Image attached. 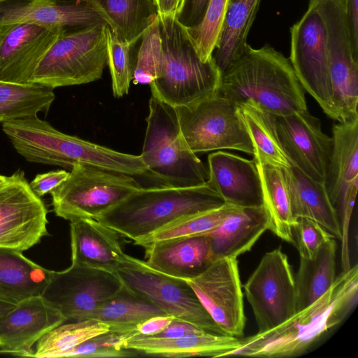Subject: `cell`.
<instances>
[{
    "label": "cell",
    "instance_id": "6da1fadb",
    "mask_svg": "<svg viewBox=\"0 0 358 358\" xmlns=\"http://www.w3.org/2000/svg\"><path fill=\"white\" fill-rule=\"evenodd\" d=\"M358 296V266L336 276L329 289L313 303L297 310L277 327L241 339L231 355L292 357L301 355L341 323Z\"/></svg>",
    "mask_w": 358,
    "mask_h": 358
},
{
    "label": "cell",
    "instance_id": "7a4b0ae2",
    "mask_svg": "<svg viewBox=\"0 0 358 358\" xmlns=\"http://www.w3.org/2000/svg\"><path fill=\"white\" fill-rule=\"evenodd\" d=\"M2 130L16 152L29 162L69 170L81 164L159 183L140 155L120 152L64 134L37 115L3 122Z\"/></svg>",
    "mask_w": 358,
    "mask_h": 358
},
{
    "label": "cell",
    "instance_id": "3957f363",
    "mask_svg": "<svg viewBox=\"0 0 358 358\" xmlns=\"http://www.w3.org/2000/svg\"><path fill=\"white\" fill-rule=\"evenodd\" d=\"M236 105L250 104L275 116L308 110L304 90L289 58L273 47L244 53L222 73L216 94Z\"/></svg>",
    "mask_w": 358,
    "mask_h": 358
},
{
    "label": "cell",
    "instance_id": "277c9868",
    "mask_svg": "<svg viewBox=\"0 0 358 358\" xmlns=\"http://www.w3.org/2000/svg\"><path fill=\"white\" fill-rule=\"evenodd\" d=\"M225 203L207 183L194 187H142L96 220L136 245L169 224Z\"/></svg>",
    "mask_w": 358,
    "mask_h": 358
},
{
    "label": "cell",
    "instance_id": "5b68a950",
    "mask_svg": "<svg viewBox=\"0 0 358 358\" xmlns=\"http://www.w3.org/2000/svg\"><path fill=\"white\" fill-rule=\"evenodd\" d=\"M158 22L162 61L157 77L150 83L152 96L176 108L215 95L222 73L213 56L201 60L175 15L158 14Z\"/></svg>",
    "mask_w": 358,
    "mask_h": 358
},
{
    "label": "cell",
    "instance_id": "8992f818",
    "mask_svg": "<svg viewBox=\"0 0 358 358\" xmlns=\"http://www.w3.org/2000/svg\"><path fill=\"white\" fill-rule=\"evenodd\" d=\"M141 157L165 186L205 185L208 171L182 136L176 108L152 96Z\"/></svg>",
    "mask_w": 358,
    "mask_h": 358
},
{
    "label": "cell",
    "instance_id": "52a82bcc",
    "mask_svg": "<svg viewBox=\"0 0 358 358\" xmlns=\"http://www.w3.org/2000/svg\"><path fill=\"white\" fill-rule=\"evenodd\" d=\"M106 23L61 31L34 71L29 83L53 90L101 78L107 64Z\"/></svg>",
    "mask_w": 358,
    "mask_h": 358
},
{
    "label": "cell",
    "instance_id": "ba28073f",
    "mask_svg": "<svg viewBox=\"0 0 358 358\" xmlns=\"http://www.w3.org/2000/svg\"><path fill=\"white\" fill-rule=\"evenodd\" d=\"M50 194L52 210L64 220L96 219L141 186L134 177L76 164Z\"/></svg>",
    "mask_w": 358,
    "mask_h": 358
},
{
    "label": "cell",
    "instance_id": "9c48e42d",
    "mask_svg": "<svg viewBox=\"0 0 358 358\" xmlns=\"http://www.w3.org/2000/svg\"><path fill=\"white\" fill-rule=\"evenodd\" d=\"M176 111L182 136L194 153L234 150L253 155L239 108L217 94Z\"/></svg>",
    "mask_w": 358,
    "mask_h": 358
},
{
    "label": "cell",
    "instance_id": "30bf717a",
    "mask_svg": "<svg viewBox=\"0 0 358 358\" xmlns=\"http://www.w3.org/2000/svg\"><path fill=\"white\" fill-rule=\"evenodd\" d=\"M129 288L158 306L166 315L206 331L226 335L201 303L186 280L158 272L145 261L127 255L116 271Z\"/></svg>",
    "mask_w": 358,
    "mask_h": 358
},
{
    "label": "cell",
    "instance_id": "8fae6325",
    "mask_svg": "<svg viewBox=\"0 0 358 358\" xmlns=\"http://www.w3.org/2000/svg\"><path fill=\"white\" fill-rule=\"evenodd\" d=\"M324 25L332 99L341 122L358 119V55L352 48L345 0H310Z\"/></svg>",
    "mask_w": 358,
    "mask_h": 358
},
{
    "label": "cell",
    "instance_id": "7c38bea8",
    "mask_svg": "<svg viewBox=\"0 0 358 358\" xmlns=\"http://www.w3.org/2000/svg\"><path fill=\"white\" fill-rule=\"evenodd\" d=\"M301 87L331 119L340 122L332 99L326 31L319 13L308 6L301 18L290 28V55Z\"/></svg>",
    "mask_w": 358,
    "mask_h": 358
},
{
    "label": "cell",
    "instance_id": "4fadbf2b",
    "mask_svg": "<svg viewBox=\"0 0 358 358\" xmlns=\"http://www.w3.org/2000/svg\"><path fill=\"white\" fill-rule=\"evenodd\" d=\"M122 285L116 273L71 262L65 270L53 271L41 296L66 321L77 322L90 319Z\"/></svg>",
    "mask_w": 358,
    "mask_h": 358
},
{
    "label": "cell",
    "instance_id": "5bb4252c",
    "mask_svg": "<svg viewBox=\"0 0 358 358\" xmlns=\"http://www.w3.org/2000/svg\"><path fill=\"white\" fill-rule=\"evenodd\" d=\"M243 287L258 333L277 327L296 311L294 278L287 257L280 247L264 254Z\"/></svg>",
    "mask_w": 358,
    "mask_h": 358
},
{
    "label": "cell",
    "instance_id": "9a60e30c",
    "mask_svg": "<svg viewBox=\"0 0 358 358\" xmlns=\"http://www.w3.org/2000/svg\"><path fill=\"white\" fill-rule=\"evenodd\" d=\"M47 208L22 171L0 185V247L24 251L48 234Z\"/></svg>",
    "mask_w": 358,
    "mask_h": 358
},
{
    "label": "cell",
    "instance_id": "2e32d148",
    "mask_svg": "<svg viewBox=\"0 0 358 358\" xmlns=\"http://www.w3.org/2000/svg\"><path fill=\"white\" fill-rule=\"evenodd\" d=\"M186 280L226 335L243 336L246 317L236 258L218 259L200 275Z\"/></svg>",
    "mask_w": 358,
    "mask_h": 358
},
{
    "label": "cell",
    "instance_id": "e0dca14e",
    "mask_svg": "<svg viewBox=\"0 0 358 358\" xmlns=\"http://www.w3.org/2000/svg\"><path fill=\"white\" fill-rule=\"evenodd\" d=\"M275 120L280 142L292 165L324 183L332 138L322 131L320 120L308 110L275 116Z\"/></svg>",
    "mask_w": 358,
    "mask_h": 358
},
{
    "label": "cell",
    "instance_id": "ac0fdd59",
    "mask_svg": "<svg viewBox=\"0 0 358 358\" xmlns=\"http://www.w3.org/2000/svg\"><path fill=\"white\" fill-rule=\"evenodd\" d=\"M61 31L33 23L0 24V80H29Z\"/></svg>",
    "mask_w": 358,
    "mask_h": 358
},
{
    "label": "cell",
    "instance_id": "d6986e66",
    "mask_svg": "<svg viewBox=\"0 0 358 358\" xmlns=\"http://www.w3.org/2000/svg\"><path fill=\"white\" fill-rule=\"evenodd\" d=\"M66 322L41 295L27 298L15 304L0 324V354L33 357V346Z\"/></svg>",
    "mask_w": 358,
    "mask_h": 358
},
{
    "label": "cell",
    "instance_id": "ffe728a7",
    "mask_svg": "<svg viewBox=\"0 0 358 358\" xmlns=\"http://www.w3.org/2000/svg\"><path fill=\"white\" fill-rule=\"evenodd\" d=\"M208 164L206 183L227 203L241 208L263 206L261 181L254 159L218 151L208 155Z\"/></svg>",
    "mask_w": 358,
    "mask_h": 358
},
{
    "label": "cell",
    "instance_id": "44dd1931",
    "mask_svg": "<svg viewBox=\"0 0 358 358\" xmlns=\"http://www.w3.org/2000/svg\"><path fill=\"white\" fill-rule=\"evenodd\" d=\"M15 22L33 23L61 31L106 23L88 4L55 0H0V24Z\"/></svg>",
    "mask_w": 358,
    "mask_h": 358
},
{
    "label": "cell",
    "instance_id": "7402d4cb",
    "mask_svg": "<svg viewBox=\"0 0 358 358\" xmlns=\"http://www.w3.org/2000/svg\"><path fill=\"white\" fill-rule=\"evenodd\" d=\"M145 249V264L169 276L189 280L203 273L215 260L207 234L151 243Z\"/></svg>",
    "mask_w": 358,
    "mask_h": 358
},
{
    "label": "cell",
    "instance_id": "603a6c76",
    "mask_svg": "<svg viewBox=\"0 0 358 358\" xmlns=\"http://www.w3.org/2000/svg\"><path fill=\"white\" fill-rule=\"evenodd\" d=\"M240 345L239 338L210 332L177 338L145 336L136 332L124 341L122 347L149 356L219 357L229 356Z\"/></svg>",
    "mask_w": 358,
    "mask_h": 358
},
{
    "label": "cell",
    "instance_id": "cb8c5ba5",
    "mask_svg": "<svg viewBox=\"0 0 358 358\" xmlns=\"http://www.w3.org/2000/svg\"><path fill=\"white\" fill-rule=\"evenodd\" d=\"M117 235L95 219L71 221V262L116 273L127 255Z\"/></svg>",
    "mask_w": 358,
    "mask_h": 358
},
{
    "label": "cell",
    "instance_id": "d4e9b609",
    "mask_svg": "<svg viewBox=\"0 0 358 358\" xmlns=\"http://www.w3.org/2000/svg\"><path fill=\"white\" fill-rule=\"evenodd\" d=\"M270 221L263 206L238 208L229 214L210 236L215 260L236 258L249 251L261 236L269 229Z\"/></svg>",
    "mask_w": 358,
    "mask_h": 358
},
{
    "label": "cell",
    "instance_id": "484cf974",
    "mask_svg": "<svg viewBox=\"0 0 358 358\" xmlns=\"http://www.w3.org/2000/svg\"><path fill=\"white\" fill-rule=\"evenodd\" d=\"M283 171L294 220L299 217L313 220L334 238L341 240L339 217L324 183L312 179L294 166L283 169Z\"/></svg>",
    "mask_w": 358,
    "mask_h": 358
},
{
    "label": "cell",
    "instance_id": "4316f807",
    "mask_svg": "<svg viewBox=\"0 0 358 358\" xmlns=\"http://www.w3.org/2000/svg\"><path fill=\"white\" fill-rule=\"evenodd\" d=\"M52 272L27 258L22 251L0 247V301L17 304L41 295Z\"/></svg>",
    "mask_w": 358,
    "mask_h": 358
},
{
    "label": "cell",
    "instance_id": "83f0119b",
    "mask_svg": "<svg viewBox=\"0 0 358 358\" xmlns=\"http://www.w3.org/2000/svg\"><path fill=\"white\" fill-rule=\"evenodd\" d=\"M331 138L324 185L336 210L348 185L358 180V119L334 123Z\"/></svg>",
    "mask_w": 358,
    "mask_h": 358
},
{
    "label": "cell",
    "instance_id": "f1b7e54d",
    "mask_svg": "<svg viewBox=\"0 0 358 358\" xmlns=\"http://www.w3.org/2000/svg\"><path fill=\"white\" fill-rule=\"evenodd\" d=\"M109 28L123 41L135 45L157 20L152 0H89Z\"/></svg>",
    "mask_w": 358,
    "mask_h": 358
},
{
    "label": "cell",
    "instance_id": "f546056e",
    "mask_svg": "<svg viewBox=\"0 0 358 358\" xmlns=\"http://www.w3.org/2000/svg\"><path fill=\"white\" fill-rule=\"evenodd\" d=\"M262 0H231L213 57L221 73L244 53Z\"/></svg>",
    "mask_w": 358,
    "mask_h": 358
},
{
    "label": "cell",
    "instance_id": "4dcf8cb0",
    "mask_svg": "<svg viewBox=\"0 0 358 358\" xmlns=\"http://www.w3.org/2000/svg\"><path fill=\"white\" fill-rule=\"evenodd\" d=\"M336 243L329 238L313 259L300 257L294 278L296 311L309 306L332 285L336 280Z\"/></svg>",
    "mask_w": 358,
    "mask_h": 358
},
{
    "label": "cell",
    "instance_id": "1f68e13d",
    "mask_svg": "<svg viewBox=\"0 0 358 358\" xmlns=\"http://www.w3.org/2000/svg\"><path fill=\"white\" fill-rule=\"evenodd\" d=\"M259 174L263 205L268 214L269 229L288 243H294L289 194L283 169L256 164Z\"/></svg>",
    "mask_w": 358,
    "mask_h": 358
},
{
    "label": "cell",
    "instance_id": "d6a6232c",
    "mask_svg": "<svg viewBox=\"0 0 358 358\" xmlns=\"http://www.w3.org/2000/svg\"><path fill=\"white\" fill-rule=\"evenodd\" d=\"M253 146L256 164L292 166L280 142L275 116L250 104L238 105Z\"/></svg>",
    "mask_w": 358,
    "mask_h": 358
},
{
    "label": "cell",
    "instance_id": "836d02e7",
    "mask_svg": "<svg viewBox=\"0 0 358 358\" xmlns=\"http://www.w3.org/2000/svg\"><path fill=\"white\" fill-rule=\"evenodd\" d=\"M55 99L53 89L36 83L0 80V122L48 114Z\"/></svg>",
    "mask_w": 358,
    "mask_h": 358
},
{
    "label": "cell",
    "instance_id": "e575fe53",
    "mask_svg": "<svg viewBox=\"0 0 358 358\" xmlns=\"http://www.w3.org/2000/svg\"><path fill=\"white\" fill-rule=\"evenodd\" d=\"M168 315L158 306L135 292L124 283L120 289L92 314L110 327H135L150 317Z\"/></svg>",
    "mask_w": 358,
    "mask_h": 358
},
{
    "label": "cell",
    "instance_id": "d590c367",
    "mask_svg": "<svg viewBox=\"0 0 358 358\" xmlns=\"http://www.w3.org/2000/svg\"><path fill=\"white\" fill-rule=\"evenodd\" d=\"M110 328L109 324L94 319L64 323L36 343L33 357L62 358L68 351Z\"/></svg>",
    "mask_w": 358,
    "mask_h": 358
},
{
    "label": "cell",
    "instance_id": "8d00e7d4",
    "mask_svg": "<svg viewBox=\"0 0 358 358\" xmlns=\"http://www.w3.org/2000/svg\"><path fill=\"white\" fill-rule=\"evenodd\" d=\"M237 207L229 203L201 214L195 215L169 224L139 241L136 245L144 247L151 243L208 233L217 227L227 216Z\"/></svg>",
    "mask_w": 358,
    "mask_h": 358
},
{
    "label": "cell",
    "instance_id": "74e56055",
    "mask_svg": "<svg viewBox=\"0 0 358 358\" xmlns=\"http://www.w3.org/2000/svg\"><path fill=\"white\" fill-rule=\"evenodd\" d=\"M107 64L109 66L114 96L119 98L128 94L134 79L136 54L134 45L122 41L108 26Z\"/></svg>",
    "mask_w": 358,
    "mask_h": 358
},
{
    "label": "cell",
    "instance_id": "f35d334b",
    "mask_svg": "<svg viewBox=\"0 0 358 358\" xmlns=\"http://www.w3.org/2000/svg\"><path fill=\"white\" fill-rule=\"evenodd\" d=\"M135 327H111L66 352L62 357H130L139 354L122 347L124 341L136 334Z\"/></svg>",
    "mask_w": 358,
    "mask_h": 358
},
{
    "label": "cell",
    "instance_id": "ab89813d",
    "mask_svg": "<svg viewBox=\"0 0 358 358\" xmlns=\"http://www.w3.org/2000/svg\"><path fill=\"white\" fill-rule=\"evenodd\" d=\"M231 0H210L202 22L196 27L186 29L202 62L212 57L217 48Z\"/></svg>",
    "mask_w": 358,
    "mask_h": 358
},
{
    "label": "cell",
    "instance_id": "60d3db41",
    "mask_svg": "<svg viewBox=\"0 0 358 358\" xmlns=\"http://www.w3.org/2000/svg\"><path fill=\"white\" fill-rule=\"evenodd\" d=\"M141 38L133 82L134 84H150L157 77L162 61L158 17Z\"/></svg>",
    "mask_w": 358,
    "mask_h": 358
},
{
    "label": "cell",
    "instance_id": "b9f144b4",
    "mask_svg": "<svg viewBox=\"0 0 358 358\" xmlns=\"http://www.w3.org/2000/svg\"><path fill=\"white\" fill-rule=\"evenodd\" d=\"M293 234L300 257L306 259L314 258L322 246L334 237L317 222L306 217L295 220Z\"/></svg>",
    "mask_w": 358,
    "mask_h": 358
},
{
    "label": "cell",
    "instance_id": "7bdbcfd3",
    "mask_svg": "<svg viewBox=\"0 0 358 358\" xmlns=\"http://www.w3.org/2000/svg\"><path fill=\"white\" fill-rule=\"evenodd\" d=\"M358 180L348 185L336 208L341 231V263L343 272L351 268L348 247L349 226L358 189Z\"/></svg>",
    "mask_w": 358,
    "mask_h": 358
},
{
    "label": "cell",
    "instance_id": "ee69618b",
    "mask_svg": "<svg viewBox=\"0 0 358 358\" xmlns=\"http://www.w3.org/2000/svg\"><path fill=\"white\" fill-rule=\"evenodd\" d=\"M210 0H180L175 17L185 29L198 26L203 20Z\"/></svg>",
    "mask_w": 358,
    "mask_h": 358
},
{
    "label": "cell",
    "instance_id": "f6af8a7d",
    "mask_svg": "<svg viewBox=\"0 0 358 358\" xmlns=\"http://www.w3.org/2000/svg\"><path fill=\"white\" fill-rule=\"evenodd\" d=\"M69 174V172L64 170L52 171L36 175L29 184L34 194L41 197L59 186Z\"/></svg>",
    "mask_w": 358,
    "mask_h": 358
},
{
    "label": "cell",
    "instance_id": "bcb514c9",
    "mask_svg": "<svg viewBox=\"0 0 358 358\" xmlns=\"http://www.w3.org/2000/svg\"><path fill=\"white\" fill-rule=\"evenodd\" d=\"M206 330L185 320L173 319L169 326L158 334L157 337L177 338L203 334Z\"/></svg>",
    "mask_w": 358,
    "mask_h": 358
},
{
    "label": "cell",
    "instance_id": "7dc6e473",
    "mask_svg": "<svg viewBox=\"0 0 358 358\" xmlns=\"http://www.w3.org/2000/svg\"><path fill=\"white\" fill-rule=\"evenodd\" d=\"M173 319L171 315L154 316L137 324L136 330L142 335L154 336L165 329Z\"/></svg>",
    "mask_w": 358,
    "mask_h": 358
},
{
    "label": "cell",
    "instance_id": "c3c4849f",
    "mask_svg": "<svg viewBox=\"0 0 358 358\" xmlns=\"http://www.w3.org/2000/svg\"><path fill=\"white\" fill-rule=\"evenodd\" d=\"M345 8L352 48L358 55V0H345Z\"/></svg>",
    "mask_w": 358,
    "mask_h": 358
},
{
    "label": "cell",
    "instance_id": "681fc988",
    "mask_svg": "<svg viewBox=\"0 0 358 358\" xmlns=\"http://www.w3.org/2000/svg\"><path fill=\"white\" fill-rule=\"evenodd\" d=\"M155 4L158 14L176 15L180 0H152Z\"/></svg>",
    "mask_w": 358,
    "mask_h": 358
},
{
    "label": "cell",
    "instance_id": "f907efd6",
    "mask_svg": "<svg viewBox=\"0 0 358 358\" xmlns=\"http://www.w3.org/2000/svg\"><path fill=\"white\" fill-rule=\"evenodd\" d=\"M15 304L0 301V324L5 316L13 308Z\"/></svg>",
    "mask_w": 358,
    "mask_h": 358
},
{
    "label": "cell",
    "instance_id": "816d5d0a",
    "mask_svg": "<svg viewBox=\"0 0 358 358\" xmlns=\"http://www.w3.org/2000/svg\"><path fill=\"white\" fill-rule=\"evenodd\" d=\"M57 2L68 4H90L89 0H55ZM91 6V5H90Z\"/></svg>",
    "mask_w": 358,
    "mask_h": 358
},
{
    "label": "cell",
    "instance_id": "f5cc1de1",
    "mask_svg": "<svg viewBox=\"0 0 358 358\" xmlns=\"http://www.w3.org/2000/svg\"><path fill=\"white\" fill-rule=\"evenodd\" d=\"M7 179V176L0 175V185H2Z\"/></svg>",
    "mask_w": 358,
    "mask_h": 358
}]
</instances>
